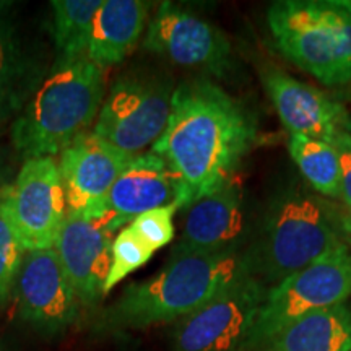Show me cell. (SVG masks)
Returning <instances> with one entry per match:
<instances>
[{"label": "cell", "mask_w": 351, "mask_h": 351, "mask_svg": "<svg viewBox=\"0 0 351 351\" xmlns=\"http://www.w3.org/2000/svg\"><path fill=\"white\" fill-rule=\"evenodd\" d=\"M257 138L249 109L208 78L174 88L168 124L152 152L179 182V212L230 182Z\"/></svg>", "instance_id": "obj_1"}, {"label": "cell", "mask_w": 351, "mask_h": 351, "mask_svg": "<svg viewBox=\"0 0 351 351\" xmlns=\"http://www.w3.org/2000/svg\"><path fill=\"white\" fill-rule=\"evenodd\" d=\"M350 219L311 187L288 186L271 197L244 247L249 275L258 282H283L333 251L350 245Z\"/></svg>", "instance_id": "obj_2"}, {"label": "cell", "mask_w": 351, "mask_h": 351, "mask_svg": "<svg viewBox=\"0 0 351 351\" xmlns=\"http://www.w3.org/2000/svg\"><path fill=\"white\" fill-rule=\"evenodd\" d=\"M244 276H251L244 251H171L169 261L155 276L125 288L108 309L104 324L111 328H147L181 320L207 306Z\"/></svg>", "instance_id": "obj_3"}, {"label": "cell", "mask_w": 351, "mask_h": 351, "mask_svg": "<svg viewBox=\"0 0 351 351\" xmlns=\"http://www.w3.org/2000/svg\"><path fill=\"white\" fill-rule=\"evenodd\" d=\"M103 96V69L86 56L60 60L13 124V143L28 160L62 153L98 119Z\"/></svg>", "instance_id": "obj_4"}, {"label": "cell", "mask_w": 351, "mask_h": 351, "mask_svg": "<svg viewBox=\"0 0 351 351\" xmlns=\"http://www.w3.org/2000/svg\"><path fill=\"white\" fill-rule=\"evenodd\" d=\"M276 51L326 86L351 85V0H280L267 10Z\"/></svg>", "instance_id": "obj_5"}, {"label": "cell", "mask_w": 351, "mask_h": 351, "mask_svg": "<svg viewBox=\"0 0 351 351\" xmlns=\"http://www.w3.org/2000/svg\"><path fill=\"white\" fill-rule=\"evenodd\" d=\"M351 298V249L339 245L267 291L258 315L256 345L265 348L288 324Z\"/></svg>", "instance_id": "obj_6"}, {"label": "cell", "mask_w": 351, "mask_h": 351, "mask_svg": "<svg viewBox=\"0 0 351 351\" xmlns=\"http://www.w3.org/2000/svg\"><path fill=\"white\" fill-rule=\"evenodd\" d=\"M173 93L171 77L148 72L121 77L101 106L93 134L130 155H140L165 132Z\"/></svg>", "instance_id": "obj_7"}, {"label": "cell", "mask_w": 351, "mask_h": 351, "mask_svg": "<svg viewBox=\"0 0 351 351\" xmlns=\"http://www.w3.org/2000/svg\"><path fill=\"white\" fill-rule=\"evenodd\" d=\"M269 288L244 276L207 306L181 319L173 351H257L258 315Z\"/></svg>", "instance_id": "obj_8"}, {"label": "cell", "mask_w": 351, "mask_h": 351, "mask_svg": "<svg viewBox=\"0 0 351 351\" xmlns=\"http://www.w3.org/2000/svg\"><path fill=\"white\" fill-rule=\"evenodd\" d=\"M2 192L25 251L54 247L67 215V200L59 165L52 156L26 160L15 182Z\"/></svg>", "instance_id": "obj_9"}, {"label": "cell", "mask_w": 351, "mask_h": 351, "mask_svg": "<svg viewBox=\"0 0 351 351\" xmlns=\"http://www.w3.org/2000/svg\"><path fill=\"white\" fill-rule=\"evenodd\" d=\"M143 47L181 67L225 77L232 69V46L221 29L195 13L161 2L147 26Z\"/></svg>", "instance_id": "obj_10"}, {"label": "cell", "mask_w": 351, "mask_h": 351, "mask_svg": "<svg viewBox=\"0 0 351 351\" xmlns=\"http://www.w3.org/2000/svg\"><path fill=\"white\" fill-rule=\"evenodd\" d=\"M117 230L116 219L103 212H67L54 251L60 258L80 304L91 306L104 296L111 247Z\"/></svg>", "instance_id": "obj_11"}, {"label": "cell", "mask_w": 351, "mask_h": 351, "mask_svg": "<svg viewBox=\"0 0 351 351\" xmlns=\"http://www.w3.org/2000/svg\"><path fill=\"white\" fill-rule=\"evenodd\" d=\"M13 293L21 319L41 332L59 333L78 317L80 301L54 247L25 252Z\"/></svg>", "instance_id": "obj_12"}, {"label": "cell", "mask_w": 351, "mask_h": 351, "mask_svg": "<svg viewBox=\"0 0 351 351\" xmlns=\"http://www.w3.org/2000/svg\"><path fill=\"white\" fill-rule=\"evenodd\" d=\"M251 232L243 187L232 178L213 194L202 197L184 208L181 238L173 252L244 251Z\"/></svg>", "instance_id": "obj_13"}, {"label": "cell", "mask_w": 351, "mask_h": 351, "mask_svg": "<svg viewBox=\"0 0 351 351\" xmlns=\"http://www.w3.org/2000/svg\"><path fill=\"white\" fill-rule=\"evenodd\" d=\"M263 88L289 135L322 140L333 145L343 132L348 109L322 90L307 85L269 65L261 73Z\"/></svg>", "instance_id": "obj_14"}, {"label": "cell", "mask_w": 351, "mask_h": 351, "mask_svg": "<svg viewBox=\"0 0 351 351\" xmlns=\"http://www.w3.org/2000/svg\"><path fill=\"white\" fill-rule=\"evenodd\" d=\"M134 156L93 132L73 140L60 153L59 161L67 212L85 213L98 208Z\"/></svg>", "instance_id": "obj_15"}, {"label": "cell", "mask_w": 351, "mask_h": 351, "mask_svg": "<svg viewBox=\"0 0 351 351\" xmlns=\"http://www.w3.org/2000/svg\"><path fill=\"white\" fill-rule=\"evenodd\" d=\"M178 199L179 182L168 163L156 153L147 152L134 156L93 212L106 213L125 228L140 215L169 204L178 205Z\"/></svg>", "instance_id": "obj_16"}, {"label": "cell", "mask_w": 351, "mask_h": 351, "mask_svg": "<svg viewBox=\"0 0 351 351\" xmlns=\"http://www.w3.org/2000/svg\"><path fill=\"white\" fill-rule=\"evenodd\" d=\"M150 8V2L140 0H103L93 23L88 59L103 70L121 64L137 47Z\"/></svg>", "instance_id": "obj_17"}, {"label": "cell", "mask_w": 351, "mask_h": 351, "mask_svg": "<svg viewBox=\"0 0 351 351\" xmlns=\"http://www.w3.org/2000/svg\"><path fill=\"white\" fill-rule=\"evenodd\" d=\"M269 351H351V309L345 304L309 313L288 324Z\"/></svg>", "instance_id": "obj_18"}, {"label": "cell", "mask_w": 351, "mask_h": 351, "mask_svg": "<svg viewBox=\"0 0 351 351\" xmlns=\"http://www.w3.org/2000/svg\"><path fill=\"white\" fill-rule=\"evenodd\" d=\"M288 152L315 194L340 199V158L333 145L304 135H289Z\"/></svg>", "instance_id": "obj_19"}, {"label": "cell", "mask_w": 351, "mask_h": 351, "mask_svg": "<svg viewBox=\"0 0 351 351\" xmlns=\"http://www.w3.org/2000/svg\"><path fill=\"white\" fill-rule=\"evenodd\" d=\"M103 0H52L54 41L60 60L85 57Z\"/></svg>", "instance_id": "obj_20"}, {"label": "cell", "mask_w": 351, "mask_h": 351, "mask_svg": "<svg viewBox=\"0 0 351 351\" xmlns=\"http://www.w3.org/2000/svg\"><path fill=\"white\" fill-rule=\"evenodd\" d=\"M153 254L155 252L132 231L130 226H125L117 232L112 241L111 270L104 283V295L111 291L117 283H121L125 276L143 267L153 257Z\"/></svg>", "instance_id": "obj_21"}, {"label": "cell", "mask_w": 351, "mask_h": 351, "mask_svg": "<svg viewBox=\"0 0 351 351\" xmlns=\"http://www.w3.org/2000/svg\"><path fill=\"white\" fill-rule=\"evenodd\" d=\"M25 252L7 213L3 192L0 189V304L13 293Z\"/></svg>", "instance_id": "obj_22"}, {"label": "cell", "mask_w": 351, "mask_h": 351, "mask_svg": "<svg viewBox=\"0 0 351 351\" xmlns=\"http://www.w3.org/2000/svg\"><path fill=\"white\" fill-rule=\"evenodd\" d=\"M178 212L179 207L176 204L165 205L140 215L129 226L153 252H156L158 249L165 247L173 241L174 217Z\"/></svg>", "instance_id": "obj_23"}, {"label": "cell", "mask_w": 351, "mask_h": 351, "mask_svg": "<svg viewBox=\"0 0 351 351\" xmlns=\"http://www.w3.org/2000/svg\"><path fill=\"white\" fill-rule=\"evenodd\" d=\"M333 147L340 158V199L351 215V137L341 132Z\"/></svg>", "instance_id": "obj_24"}, {"label": "cell", "mask_w": 351, "mask_h": 351, "mask_svg": "<svg viewBox=\"0 0 351 351\" xmlns=\"http://www.w3.org/2000/svg\"><path fill=\"white\" fill-rule=\"evenodd\" d=\"M10 43H8V34L3 29L2 23H0V85L5 80L8 65H10Z\"/></svg>", "instance_id": "obj_25"}, {"label": "cell", "mask_w": 351, "mask_h": 351, "mask_svg": "<svg viewBox=\"0 0 351 351\" xmlns=\"http://www.w3.org/2000/svg\"><path fill=\"white\" fill-rule=\"evenodd\" d=\"M343 132H346V134H348L351 137V111H350V109H348V116H346L345 124H343Z\"/></svg>", "instance_id": "obj_26"}]
</instances>
